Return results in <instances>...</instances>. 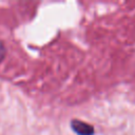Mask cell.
Returning <instances> with one entry per match:
<instances>
[{
    "label": "cell",
    "instance_id": "6da1fadb",
    "mask_svg": "<svg viewBox=\"0 0 135 135\" xmlns=\"http://www.w3.org/2000/svg\"><path fill=\"white\" fill-rule=\"evenodd\" d=\"M71 128L78 135H93L94 128L81 120L74 119L71 121Z\"/></svg>",
    "mask_w": 135,
    "mask_h": 135
},
{
    "label": "cell",
    "instance_id": "7a4b0ae2",
    "mask_svg": "<svg viewBox=\"0 0 135 135\" xmlns=\"http://www.w3.org/2000/svg\"><path fill=\"white\" fill-rule=\"evenodd\" d=\"M5 54H6V49H5V45L4 43L0 40V62L4 59L5 57Z\"/></svg>",
    "mask_w": 135,
    "mask_h": 135
}]
</instances>
